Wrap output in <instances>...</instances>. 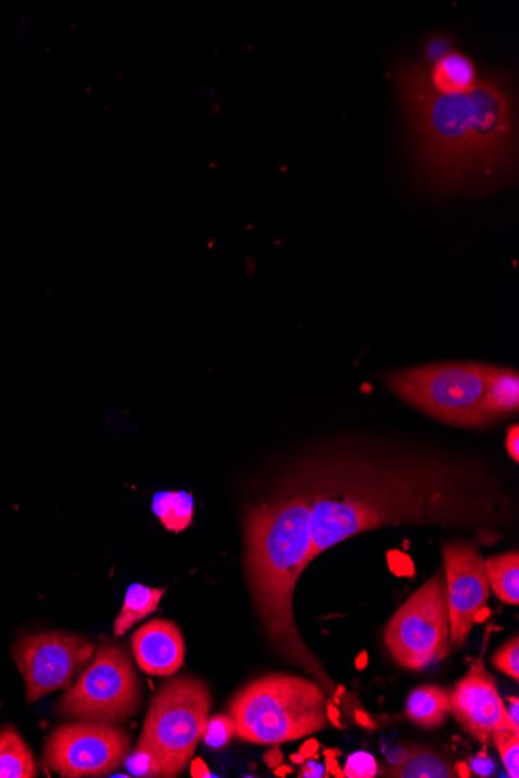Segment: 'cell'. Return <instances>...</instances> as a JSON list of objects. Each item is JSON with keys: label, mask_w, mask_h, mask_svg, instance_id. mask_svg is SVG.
Segmentation results:
<instances>
[{"label": "cell", "mask_w": 519, "mask_h": 778, "mask_svg": "<svg viewBox=\"0 0 519 778\" xmlns=\"http://www.w3.org/2000/svg\"><path fill=\"white\" fill-rule=\"evenodd\" d=\"M328 693L317 680L269 675L252 680L229 702L238 738L252 744H280L327 729Z\"/></svg>", "instance_id": "277c9868"}, {"label": "cell", "mask_w": 519, "mask_h": 778, "mask_svg": "<svg viewBox=\"0 0 519 778\" xmlns=\"http://www.w3.org/2000/svg\"><path fill=\"white\" fill-rule=\"evenodd\" d=\"M425 66L429 86L439 93L468 92L479 79L473 61L459 52H450L434 64Z\"/></svg>", "instance_id": "5bb4252c"}, {"label": "cell", "mask_w": 519, "mask_h": 778, "mask_svg": "<svg viewBox=\"0 0 519 778\" xmlns=\"http://www.w3.org/2000/svg\"><path fill=\"white\" fill-rule=\"evenodd\" d=\"M493 743L499 751L504 766H506L508 776L519 777V734L511 730L499 729L492 735Z\"/></svg>", "instance_id": "603a6c76"}, {"label": "cell", "mask_w": 519, "mask_h": 778, "mask_svg": "<svg viewBox=\"0 0 519 778\" xmlns=\"http://www.w3.org/2000/svg\"><path fill=\"white\" fill-rule=\"evenodd\" d=\"M485 410L492 421L514 416L519 407V377L517 370L484 366Z\"/></svg>", "instance_id": "9a60e30c"}, {"label": "cell", "mask_w": 519, "mask_h": 778, "mask_svg": "<svg viewBox=\"0 0 519 778\" xmlns=\"http://www.w3.org/2000/svg\"><path fill=\"white\" fill-rule=\"evenodd\" d=\"M153 510L169 532L186 531L193 519V497L189 493H159L154 497Z\"/></svg>", "instance_id": "44dd1931"}, {"label": "cell", "mask_w": 519, "mask_h": 778, "mask_svg": "<svg viewBox=\"0 0 519 778\" xmlns=\"http://www.w3.org/2000/svg\"><path fill=\"white\" fill-rule=\"evenodd\" d=\"M92 654L93 645L77 634L38 633L17 640L13 655L24 677L27 701L71 688Z\"/></svg>", "instance_id": "30bf717a"}, {"label": "cell", "mask_w": 519, "mask_h": 778, "mask_svg": "<svg viewBox=\"0 0 519 778\" xmlns=\"http://www.w3.org/2000/svg\"><path fill=\"white\" fill-rule=\"evenodd\" d=\"M476 482L459 464L349 448L313 454L287 479L312 508L313 558L375 528L474 524L489 514Z\"/></svg>", "instance_id": "6da1fadb"}, {"label": "cell", "mask_w": 519, "mask_h": 778, "mask_svg": "<svg viewBox=\"0 0 519 778\" xmlns=\"http://www.w3.org/2000/svg\"><path fill=\"white\" fill-rule=\"evenodd\" d=\"M450 700L456 722L481 744H489L492 735L499 729L519 734V727L508 718L495 679L482 662L471 665L467 675L453 688Z\"/></svg>", "instance_id": "7c38bea8"}, {"label": "cell", "mask_w": 519, "mask_h": 778, "mask_svg": "<svg viewBox=\"0 0 519 778\" xmlns=\"http://www.w3.org/2000/svg\"><path fill=\"white\" fill-rule=\"evenodd\" d=\"M342 752L339 751V749H330V751L326 752V756H333V758H337V756L341 755Z\"/></svg>", "instance_id": "60d3db41"}, {"label": "cell", "mask_w": 519, "mask_h": 778, "mask_svg": "<svg viewBox=\"0 0 519 778\" xmlns=\"http://www.w3.org/2000/svg\"><path fill=\"white\" fill-rule=\"evenodd\" d=\"M131 645L137 665L147 675H175L186 659L182 633L175 623L161 618L137 629Z\"/></svg>", "instance_id": "4fadbf2b"}, {"label": "cell", "mask_w": 519, "mask_h": 778, "mask_svg": "<svg viewBox=\"0 0 519 778\" xmlns=\"http://www.w3.org/2000/svg\"><path fill=\"white\" fill-rule=\"evenodd\" d=\"M384 777L398 778H452L453 769L438 752L427 748H410L409 754L398 765L384 767Z\"/></svg>", "instance_id": "d6986e66"}, {"label": "cell", "mask_w": 519, "mask_h": 778, "mask_svg": "<svg viewBox=\"0 0 519 778\" xmlns=\"http://www.w3.org/2000/svg\"><path fill=\"white\" fill-rule=\"evenodd\" d=\"M342 770L347 778H374L378 773L377 760L367 752H356L349 756Z\"/></svg>", "instance_id": "d4e9b609"}, {"label": "cell", "mask_w": 519, "mask_h": 778, "mask_svg": "<svg viewBox=\"0 0 519 778\" xmlns=\"http://www.w3.org/2000/svg\"><path fill=\"white\" fill-rule=\"evenodd\" d=\"M510 707L507 709V715L508 718L511 719V723L515 724V726L519 727V702L518 698H510Z\"/></svg>", "instance_id": "836d02e7"}, {"label": "cell", "mask_w": 519, "mask_h": 778, "mask_svg": "<svg viewBox=\"0 0 519 778\" xmlns=\"http://www.w3.org/2000/svg\"><path fill=\"white\" fill-rule=\"evenodd\" d=\"M395 395L443 423L460 428L492 424L485 410L482 364L445 362L400 370L385 377Z\"/></svg>", "instance_id": "8992f818"}, {"label": "cell", "mask_w": 519, "mask_h": 778, "mask_svg": "<svg viewBox=\"0 0 519 778\" xmlns=\"http://www.w3.org/2000/svg\"><path fill=\"white\" fill-rule=\"evenodd\" d=\"M244 535L248 582L266 636L288 662L334 694L337 684L306 647L294 621L295 586L315 560L308 499L284 482L274 499L249 510Z\"/></svg>", "instance_id": "3957f363"}, {"label": "cell", "mask_w": 519, "mask_h": 778, "mask_svg": "<svg viewBox=\"0 0 519 778\" xmlns=\"http://www.w3.org/2000/svg\"><path fill=\"white\" fill-rule=\"evenodd\" d=\"M452 713L450 693L441 686H418L406 701V716L421 729H438Z\"/></svg>", "instance_id": "2e32d148"}, {"label": "cell", "mask_w": 519, "mask_h": 778, "mask_svg": "<svg viewBox=\"0 0 519 778\" xmlns=\"http://www.w3.org/2000/svg\"><path fill=\"white\" fill-rule=\"evenodd\" d=\"M140 704V683L128 653L115 645L97 651L74 687L61 698L58 712L75 719L118 724Z\"/></svg>", "instance_id": "ba28073f"}, {"label": "cell", "mask_w": 519, "mask_h": 778, "mask_svg": "<svg viewBox=\"0 0 519 778\" xmlns=\"http://www.w3.org/2000/svg\"><path fill=\"white\" fill-rule=\"evenodd\" d=\"M165 589L132 585L126 594L124 607L114 622V636H124L137 622L148 617L157 610L159 601L164 597Z\"/></svg>", "instance_id": "ffe728a7"}, {"label": "cell", "mask_w": 519, "mask_h": 778, "mask_svg": "<svg viewBox=\"0 0 519 778\" xmlns=\"http://www.w3.org/2000/svg\"><path fill=\"white\" fill-rule=\"evenodd\" d=\"M233 735H236L233 719L230 718L229 713L227 715L221 713V715L212 716V718L207 719L201 738H203L205 745H208V748L221 749L230 743Z\"/></svg>", "instance_id": "7402d4cb"}, {"label": "cell", "mask_w": 519, "mask_h": 778, "mask_svg": "<svg viewBox=\"0 0 519 778\" xmlns=\"http://www.w3.org/2000/svg\"><path fill=\"white\" fill-rule=\"evenodd\" d=\"M470 763V770H473L476 776L479 777H489L490 774H492L493 767H495L493 766L492 760L486 756L485 752H481V754L471 760Z\"/></svg>", "instance_id": "83f0119b"}, {"label": "cell", "mask_w": 519, "mask_h": 778, "mask_svg": "<svg viewBox=\"0 0 519 778\" xmlns=\"http://www.w3.org/2000/svg\"><path fill=\"white\" fill-rule=\"evenodd\" d=\"M446 594L450 608V645L463 647L476 625V615L490 598L485 560L471 544L456 541L443 546Z\"/></svg>", "instance_id": "8fae6325"}, {"label": "cell", "mask_w": 519, "mask_h": 778, "mask_svg": "<svg viewBox=\"0 0 519 778\" xmlns=\"http://www.w3.org/2000/svg\"><path fill=\"white\" fill-rule=\"evenodd\" d=\"M38 777L34 754L13 726L0 729V778Z\"/></svg>", "instance_id": "e0dca14e"}, {"label": "cell", "mask_w": 519, "mask_h": 778, "mask_svg": "<svg viewBox=\"0 0 519 778\" xmlns=\"http://www.w3.org/2000/svg\"><path fill=\"white\" fill-rule=\"evenodd\" d=\"M211 707V690L197 677H175L157 691L137 751L153 758L159 776L178 777L186 769L203 737Z\"/></svg>", "instance_id": "5b68a950"}, {"label": "cell", "mask_w": 519, "mask_h": 778, "mask_svg": "<svg viewBox=\"0 0 519 778\" xmlns=\"http://www.w3.org/2000/svg\"><path fill=\"white\" fill-rule=\"evenodd\" d=\"M190 773H192V776L194 778L212 777L211 770L207 769V766H205V763L201 758L194 760V762L192 763V769H190Z\"/></svg>", "instance_id": "d6a6232c"}, {"label": "cell", "mask_w": 519, "mask_h": 778, "mask_svg": "<svg viewBox=\"0 0 519 778\" xmlns=\"http://www.w3.org/2000/svg\"><path fill=\"white\" fill-rule=\"evenodd\" d=\"M126 763H128L129 770L136 774L137 777H161L159 776L156 763L143 752L136 751Z\"/></svg>", "instance_id": "484cf974"}, {"label": "cell", "mask_w": 519, "mask_h": 778, "mask_svg": "<svg viewBox=\"0 0 519 778\" xmlns=\"http://www.w3.org/2000/svg\"><path fill=\"white\" fill-rule=\"evenodd\" d=\"M327 769L322 765H319V763L312 762V758L305 760V765L302 767V774L301 777H312V778H320V777H327Z\"/></svg>", "instance_id": "f546056e"}, {"label": "cell", "mask_w": 519, "mask_h": 778, "mask_svg": "<svg viewBox=\"0 0 519 778\" xmlns=\"http://www.w3.org/2000/svg\"><path fill=\"white\" fill-rule=\"evenodd\" d=\"M263 758H265L266 765L273 767V769H276L277 766H280L283 763V754L279 748H274L271 751L266 752Z\"/></svg>", "instance_id": "4dcf8cb0"}, {"label": "cell", "mask_w": 519, "mask_h": 778, "mask_svg": "<svg viewBox=\"0 0 519 778\" xmlns=\"http://www.w3.org/2000/svg\"><path fill=\"white\" fill-rule=\"evenodd\" d=\"M327 773H330L331 776L342 778L344 777V770L339 767L337 758H333V756H327Z\"/></svg>", "instance_id": "e575fe53"}, {"label": "cell", "mask_w": 519, "mask_h": 778, "mask_svg": "<svg viewBox=\"0 0 519 778\" xmlns=\"http://www.w3.org/2000/svg\"><path fill=\"white\" fill-rule=\"evenodd\" d=\"M384 643L403 668L420 669L442 661L450 645V608L445 574L418 587L385 626Z\"/></svg>", "instance_id": "52a82bcc"}, {"label": "cell", "mask_w": 519, "mask_h": 778, "mask_svg": "<svg viewBox=\"0 0 519 778\" xmlns=\"http://www.w3.org/2000/svg\"><path fill=\"white\" fill-rule=\"evenodd\" d=\"M456 767H457V773H459L460 777H470L471 776V770L468 769V766L465 765V763H459V765H457Z\"/></svg>", "instance_id": "74e56055"}, {"label": "cell", "mask_w": 519, "mask_h": 778, "mask_svg": "<svg viewBox=\"0 0 519 778\" xmlns=\"http://www.w3.org/2000/svg\"><path fill=\"white\" fill-rule=\"evenodd\" d=\"M355 719L356 723L362 724L363 727H367V729H372L374 722L370 719V716L367 715V713L364 712H356L355 713Z\"/></svg>", "instance_id": "8d00e7d4"}, {"label": "cell", "mask_w": 519, "mask_h": 778, "mask_svg": "<svg viewBox=\"0 0 519 778\" xmlns=\"http://www.w3.org/2000/svg\"><path fill=\"white\" fill-rule=\"evenodd\" d=\"M506 448L508 456L514 459V462L518 463L519 460V428L518 424H514L507 431Z\"/></svg>", "instance_id": "f1b7e54d"}, {"label": "cell", "mask_w": 519, "mask_h": 778, "mask_svg": "<svg viewBox=\"0 0 519 778\" xmlns=\"http://www.w3.org/2000/svg\"><path fill=\"white\" fill-rule=\"evenodd\" d=\"M129 737L114 724L88 722L64 724L49 735L42 762L61 777H99L124 763Z\"/></svg>", "instance_id": "9c48e42d"}, {"label": "cell", "mask_w": 519, "mask_h": 778, "mask_svg": "<svg viewBox=\"0 0 519 778\" xmlns=\"http://www.w3.org/2000/svg\"><path fill=\"white\" fill-rule=\"evenodd\" d=\"M290 758H291V762L295 763V765H304V763H305V758L301 754L291 755Z\"/></svg>", "instance_id": "ab89813d"}, {"label": "cell", "mask_w": 519, "mask_h": 778, "mask_svg": "<svg viewBox=\"0 0 519 778\" xmlns=\"http://www.w3.org/2000/svg\"><path fill=\"white\" fill-rule=\"evenodd\" d=\"M490 590L503 603L518 607L519 603V554L517 550L495 554L485 560Z\"/></svg>", "instance_id": "ac0fdd59"}, {"label": "cell", "mask_w": 519, "mask_h": 778, "mask_svg": "<svg viewBox=\"0 0 519 778\" xmlns=\"http://www.w3.org/2000/svg\"><path fill=\"white\" fill-rule=\"evenodd\" d=\"M327 716H328V722H330L331 724H334V726H337V727H341V723H339L338 709L334 707V704L331 701H328Z\"/></svg>", "instance_id": "d590c367"}, {"label": "cell", "mask_w": 519, "mask_h": 778, "mask_svg": "<svg viewBox=\"0 0 519 778\" xmlns=\"http://www.w3.org/2000/svg\"><path fill=\"white\" fill-rule=\"evenodd\" d=\"M291 773H293V769H291V767L284 766L283 763L282 765L276 767V774L279 777H284V774Z\"/></svg>", "instance_id": "f35d334b"}, {"label": "cell", "mask_w": 519, "mask_h": 778, "mask_svg": "<svg viewBox=\"0 0 519 778\" xmlns=\"http://www.w3.org/2000/svg\"><path fill=\"white\" fill-rule=\"evenodd\" d=\"M317 751H319V743H317L315 738H309V740L305 741L304 745H302L299 754L304 756L305 760H309L315 758Z\"/></svg>", "instance_id": "1f68e13d"}, {"label": "cell", "mask_w": 519, "mask_h": 778, "mask_svg": "<svg viewBox=\"0 0 519 778\" xmlns=\"http://www.w3.org/2000/svg\"><path fill=\"white\" fill-rule=\"evenodd\" d=\"M414 157L435 189H485L517 167V102L508 79L486 75L463 93L432 91L425 63L396 67Z\"/></svg>", "instance_id": "7a4b0ae2"}, {"label": "cell", "mask_w": 519, "mask_h": 778, "mask_svg": "<svg viewBox=\"0 0 519 778\" xmlns=\"http://www.w3.org/2000/svg\"><path fill=\"white\" fill-rule=\"evenodd\" d=\"M492 664L501 673L510 676L511 679H519V640L518 636L511 637L506 645L496 651L492 658Z\"/></svg>", "instance_id": "cb8c5ba5"}, {"label": "cell", "mask_w": 519, "mask_h": 778, "mask_svg": "<svg viewBox=\"0 0 519 778\" xmlns=\"http://www.w3.org/2000/svg\"><path fill=\"white\" fill-rule=\"evenodd\" d=\"M450 52H453L452 39L446 36H432L425 47V64H434Z\"/></svg>", "instance_id": "4316f807"}]
</instances>
